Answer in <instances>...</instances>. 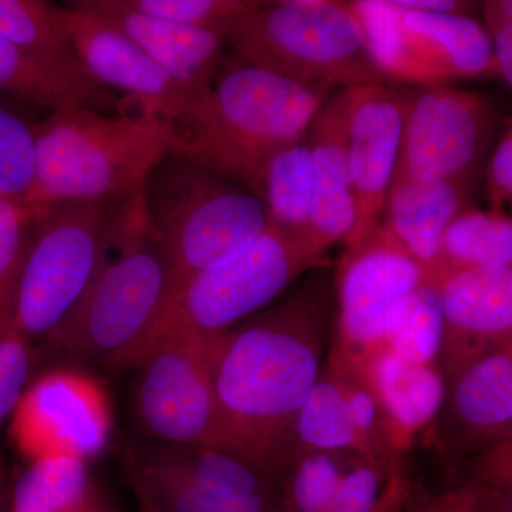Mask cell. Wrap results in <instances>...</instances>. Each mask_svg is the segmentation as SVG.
I'll list each match as a JSON object with an SVG mask.
<instances>
[{
    "instance_id": "28",
    "label": "cell",
    "mask_w": 512,
    "mask_h": 512,
    "mask_svg": "<svg viewBox=\"0 0 512 512\" xmlns=\"http://www.w3.org/2000/svg\"><path fill=\"white\" fill-rule=\"evenodd\" d=\"M313 201V163L306 134L298 143L278 151L266 168L264 204L268 224L298 234H313Z\"/></svg>"
},
{
    "instance_id": "19",
    "label": "cell",
    "mask_w": 512,
    "mask_h": 512,
    "mask_svg": "<svg viewBox=\"0 0 512 512\" xmlns=\"http://www.w3.org/2000/svg\"><path fill=\"white\" fill-rule=\"evenodd\" d=\"M349 90L328 97L308 130L313 163L312 232L329 249L345 244L355 225L348 146Z\"/></svg>"
},
{
    "instance_id": "37",
    "label": "cell",
    "mask_w": 512,
    "mask_h": 512,
    "mask_svg": "<svg viewBox=\"0 0 512 512\" xmlns=\"http://www.w3.org/2000/svg\"><path fill=\"white\" fill-rule=\"evenodd\" d=\"M393 464V463H392ZM392 464L359 456L340 480L328 512H369L383 493Z\"/></svg>"
},
{
    "instance_id": "4",
    "label": "cell",
    "mask_w": 512,
    "mask_h": 512,
    "mask_svg": "<svg viewBox=\"0 0 512 512\" xmlns=\"http://www.w3.org/2000/svg\"><path fill=\"white\" fill-rule=\"evenodd\" d=\"M114 248L66 318L43 338L53 355L82 365L128 369L170 292V268L141 204L131 195Z\"/></svg>"
},
{
    "instance_id": "15",
    "label": "cell",
    "mask_w": 512,
    "mask_h": 512,
    "mask_svg": "<svg viewBox=\"0 0 512 512\" xmlns=\"http://www.w3.org/2000/svg\"><path fill=\"white\" fill-rule=\"evenodd\" d=\"M437 286L444 319L440 370L448 386L481 357L512 346V268L461 272Z\"/></svg>"
},
{
    "instance_id": "46",
    "label": "cell",
    "mask_w": 512,
    "mask_h": 512,
    "mask_svg": "<svg viewBox=\"0 0 512 512\" xmlns=\"http://www.w3.org/2000/svg\"><path fill=\"white\" fill-rule=\"evenodd\" d=\"M10 478H12V470L0 451V512H6V507H8Z\"/></svg>"
},
{
    "instance_id": "44",
    "label": "cell",
    "mask_w": 512,
    "mask_h": 512,
    "mask_svg": "<svg viewBox=\"0 0 512 512\" xmlns=\"http://www.w3.org/2000/svg\"><path fill=\"white\" fill-rule=\"evenodd\" d=\"M476 512H512V490L480 485Z\"/></svg>"
},
{
    "instance_id": "11",
    "label": "cell",
    "mask_w": 512,
    "mask_h": 512,
    "mask_svg": "<svg viewBox=\"0 0 512 512\" xmlns=\"http://www.w3.org/2000/svg\"><path fill=\"white\" fill-rule=\"evenodd\" d=\"M426 282L430 276L417 262L376 238L342 255L335 275L338 315L330 362L360 373L384 346V325L393 306Z\"/></svg>"
},
{
    "instance_id": "25",
    "label": "cell",
    "mask_w": 512,
    "mask_h": 512,
    "mask_svg": "<svg viewBox=\"0 0 512 512\" xmlns=\"http://www.w3.org/2000/svg\"><path fill=\"white\" fill-rule=\"evenodd\" d=\"M503 268H512L510 215L463 210L444 231L434 284L461 272Z\"/></svg>"
},
{
    "instance_id": "16",
    "label": "cell",
    "mask_w": 512,
    "mask_h": 512,
    "mask_svg": "<svg viewBox=\"0 0 512 512\" xmlns=\"http://www.w3.org/2000/svg\"><path fill=\"white\" fill-rule=\"evenodd\" d=\"M84 8L109 20L131 42L188 89L210 94L225 55L227 39L131 9L126 0H79Z\"/></svg>"
},
{
    "instance_id": "45",
    "label": "cell",
    "mask_w": 512,
    "mask_h": 512,
    "mask_svg": "<svg viewBox=\"0 0 512 512\" xmlns=\"http://www.w3.org/2000/svg\"><path fill=\"white\" fill-rule=\"evenodd\" d=\"M70 512H114L107 503L106 498L100 493L99 488L94 487L90 494Z\"/></svg>"
},
{
    "instance_id": "8",
    "label": "cell",
    "mask_w": 512,
    "mask_h": 512,
    "mask_svg": "<svg viewBox=\"0 0 512 512\" xmlns=\"http://www.w3.org/2000/svg\"><path fill=\"white\" fill-rule=\"evenodd\" d=\"M130 197L42 207L30 229L8 329L33 342L66 318L109 259Z\"/></svg>"
},
{
    "instance_id": "9",
    "label": "cell",
    "mask_w": 512,
    "mask_h": 512,
    "mask_svg": "<svg viewBox=\"0 0 512 512\" xmlns=\"http://www.w3.org/2000/svg\"><path fill=\"white\" fill-rule=\"evenodd\" d=\"M134 369V419L147 440L228 453L212 380V335L171 336Z\"/></svg>"
},
{
    "instance_id": "34",
    "label": "cell",
    "mask_w": 512,
    "mask_h": 512,
    "mask_svg": "<svg viewBox=\"0 0 512 512\" xmlns=\"http://www.w3.org/2000/svg\"><path fill=\"white\" fill-rule=\"evenodd\" d=\"M42 207L0 198V333L8 329L26 245Z\"/></svg>"
},
{
    "instance_id": "40",
    "label": "cell",
    "mask_w": 512,
    "mask_h": 512,
    "mask_svg": "<svg viewBox=\"0 0 512 512\" xmlns=\"http://www.w3.org/2000/svg\"><path fill=\"white\" fill-rule=\"evenodd\" d=\"M473 481L481 487L512 490V439L484 447L474 463Z\"/></svg>"
},
{
    "instance_id": "33",
    "label": "cell",
    "mask_w": 512,
    "mask_h": 512,
    "mask_svg": "<svg viewBox=\"0 0 512 512\" xmlns=\"http://www.w3.org/2000/svg\"><path fill=\"white\" fill-rule=\"evenodd\" d=\"M35 177L33 124L0 101V198L23 202Z\"/></svg>"
},
{
    "instance_id": "6",
    "label": "cell",
    "mask_w": 512,
    "mask_h": 512,
    "mask_svg": "<svg viewBox=\"0 0 512 512\" xmlns=\"http://www.w3.org/2000/svg\"><path fill=\"white\" fill-rule=\"evenodd\" d=\"M227 43L241 62L320 92L387 84L349 2L254 0Z\"/></svg>"
},
{
    "instance_id": "38",
    "label": "cell",
    "mask_w": 512,
    "mask_h": 512,
    "mask_svg": "<svg viewBox=\"0 0 512 512\" xmlns=\"http://www.w3.org/2000/svg\"><path fill=\"white\" fill-rule=\"evenodd\" d=\"M484 30L503 82L512 87V2L487 0L483 3Z\"/></svg>"
},
{
    "instance_id": "12",
    "label": "cell",
    "mask_w": 512,
    "mask_h": 512,
    "mask_svg": "<svg viewBox=\"0 0 512 512\" xmlns=\"http://www.w3.org/2000/svg\"><path fill=\"white\" fill-rule=\"evenodd\" d=\"M66 8L77 55L97 82L126 94L128 106L157 114L175 126L201 116L211 93H197L177 82L109 20L84 8L79 0Z\"/></svg>"
},
{
    "instance_id": "43",
    "label": "cell",
    "mask_w": 512,
    "mask_h": 512,
    "mask_svg": "<svg viewBox=\"0 0 512 512\" xmlns=\"http://www.w3.org/2000/svg\"><path fill=\"white\" fill-rule=\"evenodd\" d=\"M396 8L427 13H454L467 15L474 8V3L457 2V0H390Z\"/></svg>"
},
{
    "instance_id": "47",
    "label": "cell",
    "mask_w": 512,
    "mask_h": 512,
    "mask_svg": "<svg viewBox=\"0 0 512 512\" xmlns=\"http://www.w3.org/2000/svg\"><path fill=\"white\" fill-rule=\"evenodd\" d=\"M131 487H133L134 494H136L137 503H138V512H164L153 500H151L150 495L143 490L136 483V481L130 480Z\"/></svg>"
},
{
    "instance_id": "39",
    "label": "cell",
    "mask_w": 512,
    "mask_h": 512,
    "mask_svg": "<svg viewBox=\"0 0 512 512\" xmlns=\"http://www.w3.org/2000/svg\"><path fill=\"white\" fill-rule=\"evenodd\" d=\"M485 194L490 202V212L507 214L512 200V130L511 123L505 128L491 154L485 171Z\"/></svg>"
},
{
    "instance_id": "14",
    "label": "cell",
    "mask_w": 512,
    "mask_h": 512,
    "mask_svg": "<svg viewBox=\"0 0 512 512\" xmlns=\"http://www.w3.org/2000/svg\"><path fill=\"white\" fill-rule=\"evenodd\" d=\"M406 121V96L387 84L349 90L348 146L355 225L343 255L375 237L392 187Z\"/></svg>"
},
{
    "instance_id": "3",
    "label": "cell",
    "mask_w": 512,
    "mask_h": 512,
    "mask_svg": "<svg viewBox=\"0 0 512 512\" xmlns=\"http://www.w3.org/2000/svg\"><path fill=\"white\" fill-rule=\"evenodd\" d=\"M35 177L23 204L119 200L140 191L175 150L173 121L148 111L106 114L70 107L33 124Z\"/></svg>"
},
{
    "instance_id": "41",
    "label": "cell",
    "mask_w": 512,
    "mask_h": 512,
    "mask_svg": "<svg viewBox=\"0 0 512 512\" xmlns=\"http://www.w3.org/2000/svg\"><path fill=\"white\" fill-rule=\"evenodd\" d=\"M412 494V493H410ZM480 485L470 483L451 488L446 493L437 495H424L419 503L414 504L412 497L407 503L409 512H476Z\"/></svg>"
},
{
    "instance_id": "20",
    "label": "cell",
    "mask_w": 512,
    "mask_h": 512,
    "mask_svg": "<svg viewBox=\"0 0 512 512\" xmlns=\"http://www.w3.org/2000/svg\"><path fill=\"white\" fill-rule=\"evenodd\" d=\"M444 406L461 454L512 439V346L481 357L448 383Z\"/></svg>"
},
{
    "instance_id": "13",
    "label": "cell",
    "mask_w": 512,
    "mask_h": 512,
    "mask_svg": "<svg viewBox=\"0 0 512 512\" xmlns=\"http://www.w3.org/2000/svg\"><path fill=\"white\" fill-rule=\"evenodd\" d=\"M106 397L82 373L57 370L26 387L10 417V434L29 460L70 454L89 460L109 441Z\"/></svg>"
},
{
    "instance_id": "32",
    "label": "cell",
    "mask_w": 512,
    "mask_h": 512,
    "mask_svg": "<svg viewBox=\"0 0 512 512\" xmlns=\"http://www.w3.org/2000/svg\"><path fill=\"white\" fill-rule=\"evenodd\" d=\"M359 454L309 450L288 461L278 481L282 512H328L340 480Z\"/></svg>"
},
{
    "instance_id": "23",
    "label": "cell",
    "mask_w": 512,
    "mask_h": 512,
    "mask_svg": "<svg viewBox=\"0 0 512 512\" xmlns=\"http://www.w3.org/2000/svg\"><path fill=\"white\" fill-rule=\"evenodd\" d=\"M128 480L164 512H282L279 495L225 497L211 493L168 463L150 440L126 448Z\"/></svg>"
},
{
    "instance_id": "35",
    "label": "cell",
    "mask_w": 512,
    "mask_h": 512,
    "mask_svg": "<svg viewBox=\"0 0 512 512\" xmlns=\"http://www.w3.org/2000/svg\"><path fill=\"white\" fill-rule=\"evenodd\" d=\"M131 9L228 39L254 0H126Z\"/></svg>"
},
{
    "instance_id": "5",
    "label": "cell",
    "mask_w": 512,
    "mask_h": 512,
    "mask_svg": "<svg viewBox=\"0 0 512 512\" xmlns=\"http://www.w3.org/2000/svg\"><path fill=\"white\" fill-rule=\"evenodd\" d=\"M140 198L170 268L167 299L268 227L264 202L244 185L174 151L148 173Z\"/></svg>"
},
{
    "instance_id": "1",
    "label": "cell",
    "mask_w": 512,
    "mask_h": 512,
    "mask_svg": "<svg viewBox=\"0 0 512 512\" xmlns=\"http://www.w3.org/2000/svg\"><path fill=\"white\" fill-rule=\"evenodd\" d=\"M328 266L279 303L212 335V380L228 453L278 487L292 431L322 369L336 309Z\"/></svg>"
},
{
    "instance_id": "21",
    "label": "cell",
    "mask_w": 512,
    "mask_h": 512,
    "mask_svg": "<svg viewBox=\"0 0 512 512\" xmlns=\"http://www.w3.org/2000/svg\"><path fill=\"white\" fill-rule=\"evenodd\" d=\"M400 20L410 56L448 86L500 77L487 33L471 16L402 9Z\"/></svg>"
},
{
    "instance_id": "27",
    "label": "cell",
    "mask_w": 512,
    "mask_h": 512,
    "mask_svg": "<svg viewBox=\"0 0 512 512\" xmlns=\"http://www.w3.org/2000/svg\"><path fill=\"white\" fill-rule=\"evenodd\" d=\"M0 37L37 59L92 76L74 47L66 6L43 0H0Z\"/></svg>"
},
{
    "instance_id": "30",
    "label": "cell",
    "mask_w": 512,
    "mask_h": 512,
    "mask_svg": "<svg viewBox=\"0 0 512 512\" xmlns=\"http://www.w3.org/2000/svg\"><path fill=\"white\" fill-rule=\"evenodd\" d=\"M439 286L426 282L393 306L384 325V346L419 365H437L443 343Z\"/></svg>"
},
{
    "instance_id": "24",
    "label": "cell",
    "mask_w": 512,
    "mask_h": 512,
    "mask_svg": "<svg viewBox=\"0 0 512 512\" xmlns=\"http://www.w3.org/2000/svg\"><path fill=\"white\" fill-rule=\"evenodd\" d=\"M292 443L293 456L309 450L348 451L380 463L353 426L342 380L329 362L320 369L318 379L296 414Z\"/></svg>"
},
{
    "instance_id": "10",
    "label": "cell",
    "mask_w": 512,
    "mask_h": 512,
    "mask_svg": "<svg viewBox=\"0 0 512 512\" xmlns=\"http://www.w3.org/2000/svg\"><path fill=\"white\" fill-rule=\"evenodd\" d=\"M404 96L406 121L392 183H470L497 130L493 103L450 86L419 87Z\"/></svg>"
},
{
    "instance_id": "42",
    "label": "cell",
    "mask_w": 512,
    "mask_h": 512,
    "mask_svg": "<svg viewBox=\"0 0 512 512\" xmlns=\"http://www.w3.org/2000/svg\"><path fill=\"white\" fill-rule=\"evenodd\" d=\"M412 483L404 467V458H396L390 467L383 493L369 512H406Z\"/></svg>"
},
{
    "instance_id": "18",
    "label": "cell",
    "mask_w": 512,
    "mask_h": 512,
    "mask_svg": "<svg viewBox=\"0 0 512 512\" xmlns=\"http://www.w3.org/2000/svg\"><path fill=\"white\" fill-rule=\"evenodd\" d=\"M470 185L454 181H396L387 195L375 237L410 256L434 282L441 239L464 210Z\"/></svg>"
},
{
    "instance_id": "22",
    "label": "cell",
    "mask_w": 512,
    "mask_h": 512,
    "mask_svg": "<svg viewBox=\"0 0 512 512\" xmlns=\"http://www.w3.org/2000/svg\"><path fill=\"white\" fill-rule=\"evenodd\" d=\"M0 94L26 101L39 109L82 107L106 114L126 113V100L89 74L47 63L0 37Z\"/></svg>"
},
{
    "instance_id": "17",
    "label": "cell",
    "mask_w": 512,
    "mask_h": 512,
    "mask_svg": "<svg viewBox=\"0 0 512 512\" xmlns=\"http://www.w3.org/2000/svg\"><path fill=\"white\" fill-rule=\"evenodd\" d=\"M359 375L375 396L394 457H403L414 437L439 417L447 382L439 365L409 362L386 346L366 360Z\"/></svg>"
},
{
    "instance_id": "7",
    "label": "cell",
    "mask_w": 512,
    "mask_h": 512,
    "mask_svg": "<svg viewBox=\"0 0 512 512\" xmlns=\"http://www.w3.org/2000/svg\"><path fill=\"white\" fill-rule=\"evenodd\" d=\"M329 251L313 234L268 224L248 247L192 276L167 299L128 369L171 336L234 328L271 305L305 272L328 266Z\"/></svg>"
},
{
    "instance_id": "36",
    "label": "cell",
    "mask_w": 512,
    "mask_h": 512,
    "mask_svg": "<svg viewBox=\"0 0 512 512\" xmlns=\"http://www.w3.org/2000/svg\"><path fill=\"white\" fill-rule=\"evenodd\" d=\"M36 360L33 342L12 329L0 333V430L28 387Z\"/></svg>"
},
{
    "instance_id": "29",
    "label": "cell",
    "mask_w": 512,
    "mask_h": 512,
    "mask_svg": "<svg viewBox=\"0 0 512 512\" xmlns=\"http://www.w3.org/2000/svg\"><path fill=\"white\" fill-rule=\"evenodd\" d=\"M355 13L370 59L387 84L403 83L410 86H448L439 77L421 67L410 56L402 30V9L390 0H356L349 2Z\"/></svg>"
},
{
    "instance_id": "2",
    "label": "cell",
    "mask_w": 512,
    "mask_h": 512,
    "mask_svg": "<svg viewBox=\"0 0 512 512\" xmlns=\"http://www.w3.org/2000/svg\"><path fill=\"white\" fill-rule=\"evenodd\" d=\"M328 97L229 53L201 116L175 126L174 153L237 181L264 202L272 157L306 137Z\"/></svg>"
},
{
    "instance_id": "31",
    "label": "cell",
    "mask_w": 512,
    "mask_h": 512,
    "mask_svg": "<svg viewBox=\"0 0 512 512\" xmlns=\"http://www.w3.org/2000/svg\"><path fill=\"white\" fill-rule=\"evenodd\" d=\"M151 443L168 463L211 493L225 497L278 494V487L271 478L227 451L207 447L171 446L156 441Z\"/></svg>"
},
{
    "instance_id": "26",
    "label": "cell",
    "mask_w": 512,
    "mask_h": 512,
    "mask_svg": "<svg viewBox=\"0 0 512 512\" xmlns=\"http://www.w3.org/2000/svg\"><path fill=\"white\" fill-rule=\"evenodd\" d=\"M96 487L84 458L53 454L12 470L6 512H70Z\"/></svg>"
}]
</instances>
